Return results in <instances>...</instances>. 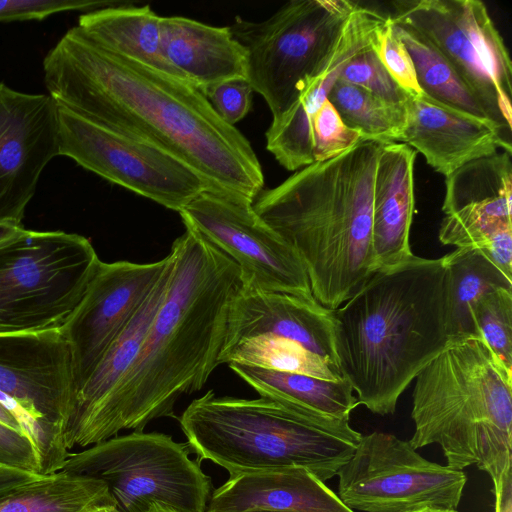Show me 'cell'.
<instances>
[{
  "label": "cell",
  "instance_id": "7dc6e473",
  "mask_svg": "<svg viewBox=\"0 0 512 512\" xmlns=\"http://www.w3.org/2000/svg\"><path fill=\"white\" fill-rule=\"evenodd\" d=\"M94 512H114L112 509L110 508H101V509H98Z\"/></svg>",
  "mask_w": 512,
  "mask_h": 512
},
{
  "label": "cell",
  "instance_id": "e575fe53",
  "mask_svg": "<svg viewBox=\"0 0 512 512\" xmlns=\"http://www.w3.org/2000/svg\"><path fill=\"white\" fill-rule=\"evenodd\" d=\"M311 140L314 163L334 158L364 142L359 132L343 123L328 99L312 120Z\"/></svg>",
  "mask_w": 512,
  "mask_h": 512
},
{
  "label": "cell",
  "instance_id": "6da1fadb",
  "mask_svg": "<svg viewBox=\"0 0 512 512\" xmlns=\"http://www.w3.org/2000/svg\"><path fill=\"white\" fill-rule=\"evenodd\" d=\"M43 72L57 104L162 149L210 189L253 202L263 190L249 140L188 81L110 51L76 26L46 54Z\"/></svg>",
  "mask_w": 512,
  "mask_h": 512
},
{
  "label": "cell",
  "instance_id": "836d02e7",
  "mask_svg": "<svg viewBox=\"0 0 512 512\" xmlns=\"http://www.w3.org/2000/svg\"><path fill=\"white\" fill-rule=\"evenodd\" d=\"M340 78L396 105H404L410 95L387 71L373 45L353 56L341 70Z\"/></svg>",
  "mask_w": 512,
  "mask_h": 512
},
{
  "label": "cell",
  "instance_id": "8992f818",
  "mask_svg": "<svg viewBox=\"0 0 512 512\" xmlns=\"http://www.w3.org/2000/svg\"><path fill=\"white\" fill-rule=\"evenodd\" d=\"M179 423L188 446L230 476L301 467L325 482L362 437L349 419L268 397H218L212 390L194 399Z\"/></svg>",
  "mask_w": 512,
  "mask_h": 512
},
{
  "label": "cell",
  "instance_id": "30bf717a",
  "mask_svg": "<svg viewBox=\"0 0 512 512\" xmlns=\"http://www.w3.org/2000/svg\"><path fill=\"white\" fill-rule=\"evenodd\" d=\"M394 23L429 41L511 139L512 62L487 7L479 0L394 1Z\"/></svg>",
  "mask_w": 512,
  "mask_h": 512
},
{
  "label": "cell",
  "instance_id": "ee69618b",
  "mask_svg": "<svg viewBox=\"0 0 512 512\" xmlns=\"http://www.w3.org/2000/svg\"><path fill=\"white\" fill-rule=\"evenodd\" d=\"M410 512H458L456 509L424 507Z\"/></svg>",
  "mask_w": 512,
  "mask_h": 512
},
{
  "label": "cell",
  "instance_id": "3957f363",
  "mask_svg": "<svg viewBox=\"0 0 512 512\" xmlns=\"http://www.w3.org/2000/svg\"><path fill=\"white\" fill-rule=\"evenodd\" d=\"M449 273L414 254L378 269L334 310L338 366L358 404L393 414L399 397L453 339Z\"/></svg>",
  "mask_w": 512,
  "mask_h": 512
},
{
  "label": "cell",
  "instance_id": "7402d4cb",
  "mask_svg": "<svg viewBox=\"0 0 512 512\" xmlns=\"http://www.w3.org/2000/svg\"><path fill=\"white\" fill-rule=\"evenodd\" d=\"M161 44L177 75L199 89L246 78V52L229 26L217 27L182 16H161Z\"/></svg>",
  "mask_w": 512,
  "mask_h": 512
},
{
  "label": "cell",
  "instance_id": "ffe728a7",
  "mask_svg": "<svg viewBox=\"0 0 512 512\" xmlns=\"http://www.w3.org/2000/svg\"><path fill=\"white\" fill-rule=\"evenodd\" d=\"M354 512L305 468L242 473L216 489L205 512Z\"/></svg>",
  "mask_w": 512,
  "mask_h": 512
},
{
  "label": "cell",
  "instance_id": "f1b7e54d",
  "mask_svg": "<svg viewBox=\"0 0 512 512\" xmlns=\"http://www.w3.org/2000/svg\"><path fill=\"white\" fill-rule=\"evenodd\" d=\"M237 363L282 372L298 373L329 381L343 376L339 368L301 344L272 335H259L223 346L219 364Z\"/></svg>",
  "mask_w": 512,
  "mask_h": 512
},
{
  "label": "cell",
  "instance_id": "4dcf8cb0",
  "mask_svg": "<svg viewBox=\"0 0 512 512\" xmlns=\"http://www.w3.org/2000/svg\"><path fill=\"white\" fill-rule=\"evenodd\" d=\"M511 156L512 152L500 151L472 160L447 176L445 215L469 205L512 201Z\"/></svg>",
  "mask_w": 512,
  "mask_h": 512
},
{
  "label": "cell",
  "instance_id": "d6986e66",
  "mask_svg": "<svg viewBox=\"0 0 512 512\" xmlns=\"http://www.w3.org/2000/svg\"><path fill=\"white\" fill-rule=\"evenodd\" d=\"M335 332L334 310L315 298L241 288L229 308L224 346L272 335L297 342L339 368Z\"/></svg>",
  "mask_w": 512,
  "mask_h": 512
},
{
  "label": "cell",
  "instance_id": "7a4b0ae2",
  "mask_svg": "<svg viewBox=\"0 0 512 512\" xmlns=\"http://www.w3.org/2000/svg\"><path fill=\"white\" fill-rule=\"evenodd\" d=\"M169 285L140 351L75 442L86 448L122 430L141 432L199 391L224 346L229 308L242 288L239 266L189 226L171 246Z\"/></svg>",
  "mask_w": 512,
  "mask_h": 512
},
{
  "label": "cell",
  "instance_id": "d590c367",
  "mask_svg": "<svg viewBox=\"0 0 512 512\" xmlns=\"http://www.w3.org/2000/svg\"><path fill=\"white\" fill-rule=\"evenodd\" d=\"M373 48L387 71L410 95H420L422 91L418 85L412 59L394 31L389 15L378 29Z\"/></svg>",
  "mask_w": 512,
  "mask_h": 512
},
{
  "label": "cell",
  "instance_id": "4fadbf2b",
  "mask_svg": "<svg viewBox=\"0 0 512 512\" xmlns=\"http://www.w3.org/2000/svg\"><path fill=\"white\" fill-rule=\"evenodd\" d=\"M179 214L239 266L242 289L314 298L299 256L259 217L253 201L206 189Z\"/></svg>",
  "mask_w": 512,
  "mask_h": 512
},
{
  "label": "cell",
  "instance_id": "5b68a950",
  "mask_svg": "<svg viewBox=\"0 0 512 512\" xmlns=\"http://www.w3.org/2000/svg\"><path fill=\"white\" fill-rule=\"evenodd\" d=\"M414 380L409 444L439 445L451 469L475 465L498 496L512 478V369L470 335L453 338Z\"/></svg>",
  "mask_w": 512,
  "mask_h": 512
},
{
  "label": "cell",
  "instance_id": "1f68e13d",
  "mask_svg": "<svg viewBox=\"0 0 512 512\" xmlns=\"http://www.w3.org/2000/svg\"><path fill=\"white\" fill-rule=\"evenodd\" d=\"M512 201L469 205L446 214L439 240L456 248H473L488 256L512 234Z\"/></svg>",
  "mask_w": 512,
  "mask_h": 512
},
{
  "label": "cell",
  "instance_id": "8fae6325",
  "mask_svg": "<svg viewBox=\"0 0 512 512\" xmlns=\"http://www.w3.org/2000/svg\"><path fill=\"white\" fill-rule=\"evenodd\" d=\"M337 476L338 497L354 512L456 509L467 481L463 471L431 462L408 441L379 431L362 435Z\"/></svg>",
  "mask_w": 512,
  "mask_h": 512
},
{
  "label": "cell",
  "instance_id": "e0dca14e",
  "mask_svg": "<svg viewBox=\"0 0 512 512\" xmlns=\"http://www.w3.org/2000/svg\"><path fill=\"white\" fill-rule=\"evenodd\" d=\"M386 16L359 5L334 49L317 72L306 79L296 103L273 119L266 131V148L289 171L314 163L311 123L327 100L345 64L358 52L373 45Z\"/></svg>",
  "mask_w": 512,
  "mask_h": 512
},
{
  "label": "cell",
  "instance_id": "4316f807",
  "mask_svg": "<svg viewBox=\"0 0 512 512\" xmlns=\"http://www.w3.org/2000/svg\"><path fill=\"white\" fill-rule=\"evenodd\" d=\"M392 24L412 59L423 94L453 109L491 121L483 103L429 41L406 25Z\"/></svg>",
  "mask_w": 512,
  "mask_h": 512
},
{
  "label": "cell",
  "instance_id": "9a60e30c",
  "mask_svg": "<svg viewBox=\"0 0 512 512\" xmlns=\"http://www.w3.org/2000/svg\"><path fill=\"white\" fill-rule=\"evenodd\" d=\"M56 156L57 102L0 82V220L22 222L44 168Z\"/></svg>",
  "mask_w": 512,
  "mask_h": 512
},
{
  "label": "cell",
  "instance_id": "ba28073f",
  "mask_svg": "<svg viewBox=\"0 0 512 512\" xmlns=\"http://www.w3.org/2000/svg\"><path fill=\"white\" fill-rule=\"evenodd\" d=\"M100 259L86 237L29 230L0 248V333L60 328Z\"/></svg>",
  "mask_w": 512,
  "mask_h": 512
},
{
  "label": "cell",
  "instance_id": "603a6c76",
  "mask_svg": "<svg viewBox=\"0 0 512 512\" xmlns=\"http://www.w3.org/2000/svg\"><path fill=\"white\" fill-rule=\"evenodd\" d=\"M169 254L170 262L144 304L77 391L63 431L69 451L74 449L82 431L135 361L169 285L173 269V254L171 251Z\"/></svg>",
  "mask_w": 512,
  "mask_h": 512
},
{
  "label": "cell",
  "instance_id": "9c48e42d",
  "mask_svg": "<svg viewBox=\"0 0 512 512\" xmlns=\"http://www.w3.org/2000/svg\"><path fill=\"white\" fill-rule=\"evenodd\" d=\"M60 471L103 481L114 512H205L210 478L183 444L163 433L135 431L69 453Z\"/></svg>",
  "mask_w": 512,
  "mask_h": 512
},
{
  "label": "cell",
  "instance_id": "bcb514c9",
  "mask_svg": "<svg viewBox=\"0 0 512 512\" xmlns=\"http://www.w3.org/2000/svg\"><path fill=\"white\" fill-rule=\"evenodd\" d=\"M240 512H275V511L254 509V510H246V511H240Z\"/></svg>",
  "mask_w": 512,
  "mask_h": 512
},
{
  "label": "cell",
  "instance_id": "f35d334b",
  "mask_svg": "<svg viewBox=\"0 0 512 512\" xmlns=\"http://www.w3.org/2000/svg\"><path fill=\"white\" fill-rule=\"evenodd\" d=\"M0 463L40 475L39 460L30 439L0 422Z\"/></svg>",
  "mask_w": 512,
  "mask_h": 512
},
{
  "label": "cell",
  "instance_id": "484cf974",
  "mask_svg": "<svg viewBox=\"0 0 512 512\" xmlns=\"http://www.w3.org/2000/svg\"><path fill=\"white\" fill-rule=\"evenodd\" d=\"M114 509L106 484L58 471L40 476L0 501V512H94Z\"/></svg>",
  "mask_w": 512,
  "mask_h": 512
},
{
  "label": "cell",
  "instance_id": "cb8c5ba5",
  "mask_svg": "<svg viewBox=\"0 0 512 512\" xmlns=\"http://www.w3.org/2000/svg\"><path fill=\"white\" fill-rule=\"evenodd\" d=\"M160 23L149 5L119 4L80 15L76 27L110 51L180 78L163 55Z\"/></svg>",
  "mask_w": 512,
  "mask_h": 512
},
{
  "label": "cell",
  "instance_id": "2e32d148",
  "mask_svg": "<svg viewBox=\"0 0 512 512\" xmlns=\"http://www.w3.org/2000/svg\"><path fill=\"white\" fill-rule=\"evenodd\" d=\"M0 392L63 437L76 388L70 345L59 328L0 333Z\"/></svg>",
  "mask_w": 512,
  "mask_h": 512
},
{
  "label": "cell",
  "instance_id": "5bb4252c",
  "mask_svg": "<svg viewBox=\"0 0 512 512\" xmlns=\"http://www.w3.org/2000/svg\"><path fill=\"white\" fill-rule=\"evenodd\" d=\"M170 262L100 261L87 289L59 330L72 355L76 393L144 304Z\"/></svg>",
  "mask_w": 512,
  "mask_h": 512
},
{
  "label": "cell",
  "instance_id": "8d00e7d4",
  "mask_svg": "<svg viewBox=\"0 0 512 512\" xmlns=\"http://www.w3.org/2000/svg\"><path fill=\"white\" fill-rule=\"evenodd\" d=\"M119 1L96 0H0V23L11 21L43 20L65 11L97 9L119 5Z\"/></svg>",
  "mask_w": 512,
  "mask_h": 512
},
{
  "label": "cell",
  "instance_id": "ac0fdd59",
  "mask_svg": "<svg viewBox=\"0 0 512 512\" xmlns=\"http://www.w3.org/2000/svg\"><path fill=\"white\" fill-rule=\"evenodd\" d=\"M401 143L422 154L445 177L464 164L500 151L512 143L493 122L439 103L425 94L409 95Z\"/></svg>",
  "mask_w": 512,
  "mask_h": 512
},
{
  "label": "cell",
  "instance_id": "7c38bea8",
  "mask_svg": "<svg viewBox=\"0 0 512 512\" xmlns=\"http://www.w3.org/2000/svg\"><path fill=\"white\" fill-rule=\"evenodd\" d=\"M58 135L59 155L178 213L210 189L194 170L162 149L59 104Z\"/></svg>",
  "mask_w": 512,
  "mask_h": 512
},
{
  "label": "cell",
  "instance_id": "ab89813d",
  "mask_svg": "<svg viewBox=\"0 0 512 512\" xmlns=\"http://www.w3.org/2000/svg\"><path fill=\"white\" fill-rule=\"evenodd\" d=\"M40 476L42 475L0 463V501Z\"/></svg>",
  "mask_w": 512,
  "mask_h": 512
},
{
  "label": "cell",
  "instance_id": "60d3db41",
  "mask_svg": "<svg viewBox=\"0 0 512 512\" xmlns=\"http://www.w3.org/2000/svg\"><path fill=\"white\" fill-rule=\"evenodd\" d=\"M26 231L22 222L11 219L0 220V248L19 238Z\"/></svg>",
  "mask_w": 512,
  "mask_h": 512
},
{
  "label": "cell",
  "instance_id": "83f0119b",
  "mask_svg": "<svg viewBox=\"0 0 512 512\" xmlns=\"http://www.w3.org/2000/svg\"><path fill=\"white\" fill-rule=\"evenodd\" d=\"M443 257L450 281L452 336L476 335L472 319L475 302L498 288L512 289V279L477 249L456 248Z\"/></svg>",
  "mask_w": 512,
  "mask_h": 512
},
{
  "label": "cell",
  "instance_id": "d6a6232c",
  "mask_svg": "<svg viewBox=\"0 0 512 512\" xmlns=\"http://www.w3.org/2000/svg\"><path fill=\"white\" fill-rule=\"evenodd\" d=\"M472 319L476 335L512 369V289L498 288L481 296L473 306Z\"/></svg>",
  "mask_w": 512,
  "mask_h": 512
},
{
  "label": "cell",
  "instance_id": "b9f144b4",
  "mask_svg": "<svg viewBox=\"0 0 512 512\" xmlns=\"http://www.w3.org/2000/svg\"><path fill=\"white\" fill-rule=\"evenodd\" d=\"M494 498V512H512V478L506 481L501 493Z\"/></svg>",
  "mask_w": 512,
  "mask_h": 512
},
{
  "label": "cell",
  "instance_id": "44dd1931",
  "mask_svg": "<svg viewBox=\"0 0 512 512\" xmlns=\"http://www.w3.org/2000/svg\"><path fill=\"white\" fill-rule=\"evenodd\" d=\"M417 152L400 142L382 145L374 176L372 240L378 269L413 255L410 228L414 213Z\"/></svg>",
  "mask_w": 512,
  "mask_h": 512
},
{
  "label": "cell",
  "instance_id": "f6af8a7d",
  "mask_svg": "<svg viewBox=\"0 0 512 512\" xmlns=\"http://www.w3.org/2000/svg\"><path fill=\"white\" fill-rule=\"evenodd\" d=\"M149 512H174V511L164 508L162 506L156 505V506L152 507Z\"/></svg>",
  "mask_w": 512,
  "mask_h": 512
},
{
  "label": "cell",
  "instance_id": "d4e9b609",
  "mask_svg": "<svg viewBox=\"0 0 512 512\" xmlns=\"http://www.w3.org/2000/svg\"><path fill=\"white\" fill-rule=\"evenodd\" d=\"M229 368L260 396L349 419L358 404L346 379L329 381L312 376L265 369L237 363Z\"/></svg>",
  "mask_w": 512,
  "mask_h": 512
},
{
  "label": "cell",
  "instance_id": "f546056e",
  "mask_svg": "<svg viewBox=\"0 0 512 512\" xmlns=\"http://www.w3.org/2000/svg\"><path fill=\"white\" fill-rule=\"evenodd\" d=\"M327 99L343 123L359 132L363 141L401 143L406 124L405 104L389 103L340 77Z\"/></svg>",
  "mask_w": 512,
  "mask_h": 512
},
{
  "label": "cell",
  "instance_id": "74e56055",
  "mask_svg": "<svg viewBox=\"0 0 512 512\" xmlns=\"http://www.w3.org/2000/svg\"><path fill=\"white\" fill-rule=\"evenodd\" d=\"M215 113L234 126L249 112L253 89L246 78L225 80L200 89Z\"/></svg>",
  "mask_w": 512,
  "mask_h": 512
},
{
  "label": "cell",
  "instance_id": "52a82bcc",
  "mask_svg": "<svg viewBox=\"0 0 512 512\" xmlns=\"http://www.w3.org/2000/svg\"><path fill=\"white\" fill-rule=\"evenodd\" d=\"M358 6L349 0H291L263 21L235 18L229 27L246 52V79L272 120L296 103Z\"/></svg>",
  "mask_w": 512,
  "mask_h": 512
},
{
  "label": "cell",
  "instance_id": "7bdbcfd3",
  "mask_svg": "<svg viewBox=\"0 0 512 512\" xmlns=\"http://www.w3.org/2000/svg\"><path fill=\"white\" fill-rule=\"evenodd\" d=\"M0 422L5 425L22 432L21 427L16 418L0 403ZM23 433V432H22Z\"/></svg>",
  "mask_w": 512,
  "mask_h": 512
},
{
  "label": "cell",
  "instance_id": "277c9868",
  "mask_svg": "<svg viewBox=\"0 0 512 512\" xmlns=\"http://www.w3.org/2000/svg\"><path fill=\"white\" fill-rule=\"evenodd\" d=\"M384 143L360 142L297 170L253 202L299 256L313 297L336 310L378 270L372 240L374 176Z\"/></svg>",
  "mask_w": 512,
  "mask_h": 512
}]
</instances>
